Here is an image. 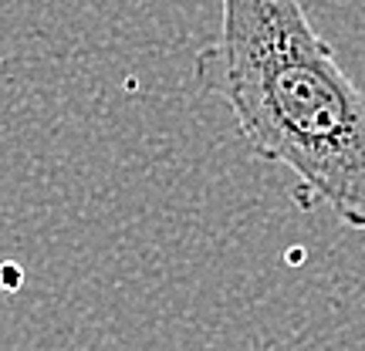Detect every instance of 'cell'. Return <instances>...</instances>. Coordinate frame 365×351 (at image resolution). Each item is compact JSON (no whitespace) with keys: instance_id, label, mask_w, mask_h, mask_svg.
<instances>
[{"instance_id":"6da1fadb","label":"cell","mask_w":365,"mask_h":351,"mask_svg":"<svg viewBox=\"0 0 365 351\" xmlns=\"http://www.w3.org/2000/svg\"><path fill=\"white\" fill-rule=\"evenodd\" d=\"M220 31L193 75L220 98L261 162L284 166L314 203L365 234V91L301 0H217Z\"/></svg>"}]
</instances>
